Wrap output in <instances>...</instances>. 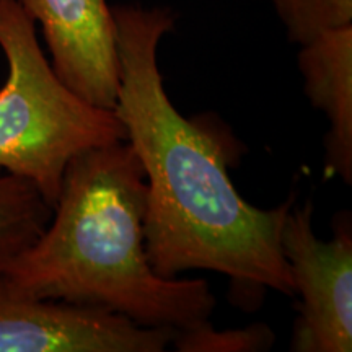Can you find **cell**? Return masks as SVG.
<instances>
[{
	"label": "cell",
	"instance_id": "6da1fadb",
	"mask_svg": "<svg viewBox=\"0 0 352 352\" xmlns=\"http://www.w3.org/2000/svg\"><path fill=\"white\" fill-rule=\"evenodd\" d=\"M111 13L120 60L114 113L147 182L152 270L165 279L192 270L227 276L240 308H258L266 289L294 296L280 230L296 196L274 209L250 204L228 173L240 158L228 129L173 107L157 64L158 44L175 28L168 8L124 3Z\"/></svg>",
	"mask_w": 352,
	"mask_h": 352
},
{
	"label": "cell",
	"instance_id": "7a4b0ae2",
	"mask_svg": "<svg viewBox=\"0 0 352 352\" xmlns=\"http://www.w3.org/2000/svg\"><path fill=\"white\" fill-rule=\"evenodd\" d=\"M147 182L127 140L70 158L41 236L6 267L12 289L126 316L140 327L188 329L217 300L202 279H165L145 252Z\"/></svg>",
	"mask_w": 352,
	"mask_h": 352
},
{
	"label": "cell",
	"instance_id": "3957f363",
	"mask_svg": "<svg viewBox=\"0 0 352 352\" xmlns=\"http://www.w3.org/2000/svg\"><path fill=\"white\" fill-rule=\"evenodd\" d=\"M0 50L8 65L0 88V170L32 182L54 208L70 158L126 140V129L116 113L60 82L16 0H0Z\"/></svg>",
	"mask_w": 352,
	"mask_h": 352
},
{
	"label": "cell",
	"instance_id": "277c9868",
	"mask_svg": "<svg viewBox=\"0 0 352 352\" xmlns=\"http://www.w3.org/2000/svg\"><path fill=\"white\" fill-rule=\"evenodd\" d=\"M314 204L290 208L280 230L297 302L290 351H352V228L342 215L334 235L321 240L311 227Z\"/></svg>",
	"mask_w": 352,
	"mask_h": 352
},
{
	"label": "cell",
	"instance_id": "5b68a950",
	"mask_svg": "<svg viewBox=\"0 0 352 352\" xmlns=\"http://www.w3.org/2000/svg\"><path fill=\"white\" fill-rule=\"evenodd\" d=\"M176 333L100 308L26 296L0 277V352H162Z\"/></svg>",
	"mask_w": 352,
	"mask_h": 352
},
{
	"label": "cell",
	"instance_id": "8992f818",
	"mask_svg": "<svg viewBox=\"0 0 352 352\" xmlns=\"http://www.w3.org/2000/svg\"><path fill=\"white\" fill-rule=\"evenodd\" d=\"M43 28L56 76L77 96L114 111L120 88L116 26L107 0H16Z\"/></svg>",
	"mask_w": 352,
	"mask_h": 352
},
{
	"label": "cell",
	"instance_id": "52a82bcc",
	"mask_svg": "<svg viewBox=\"0 0 352 352\" xmlns=\"http://www.w3.org/2000/svg\"><path fill=\"white\" fill-rule=\"evenodd\" d=\"M303 91L328 120L327 168L352 183V25L303 44L298 52Z\"/></svg>",
	"mask_w": 352,
	"mask_h": 352
},
{
	"label": "cell",
	"instance_id": "ba28073f",
	"mask_svg": "<svg viewBox=\"0 0 352 352\" xmlns=\"http://www.w3.org/2000/svg\"><path fill=\"white\" fill-rule=\"evenodd\" d=\"M51 215L52 208L32 182L0 170V276L41 236Z\"/></svg>",
	"mask_w": 352,
	"mask_h": 352
},
{
	"label": "cell",
	"instance_id": "9c48e42d",
	"mask_svg": "<svg viewBox=\"0 0 352 352\" xmlns=\"http://www.w3.org/2000/svg\"><path fill=\"white\" fill-rule=\"evenodd\" d=\"M290 43L303 44L352 25V0H272Z\"/></svg>",
	"mask_w": 352,
	"mask_h": 352
},
{
	"label": "cell",
	"instance_id": "30bf717a",
	"mask_svg": "<svg viewBox=\"0 0 352 352\" xmlns=\"http://www.w3.org/2000/svg\"><path fill=\"white\" fill-rule=\"evenodd\" d=\"M274 333L263 323L215 331L209 321L176 333L171 346L179 352H259L271 349Z\"/></svg>",
	"mask_w": 352,
	"mask_h": 352
}]
</instances>
